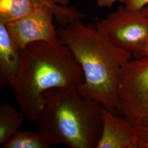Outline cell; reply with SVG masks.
Wrapping results in <instances>:
<instances>
[{
    "mask_svg": "<svg viewBox=\"0 0 148 148\" xmlns=\"http://www.w3.org/2000/svg\"><path fill=\"white\" fill-rule=\"evenodd\" d=\"M57 34L84 75V82L76 90L106 109L119 112V75L123 66L134 58L132 55L114 45L95 23L85 24L82 20L75 21L59 27Z\"/></svg>",
    "mask_w": 148,
    "mask_h": 148,
    "instance_id": "6da1fadb",
    "label": "cell"
},
{
    "mask_svg": "<svg viewBox=\"0 0 148 148\" xmlns=\"http://www.w3.org/2000/svg\"><path fill=\"white\" fill-rule=\"evenodd\" d=\"M20 54V68L11 87L20 110L30 121H37L40 116L46 92L76 88L84 82L79 64L59 38L55 43H32Z\"/></svg>",
    "mask_w": 148,
    "mask_h": 148,
    "instance_id": "7a4b0ae2",
    "label": "cell"
},
{
    "mask_svg": "<svg viewBox=\"0 0 148 148\" xmlns=\"http://www.w3.org/2000/svg\"><path fill=\"white\" fill-rule=\"evenodd\" d=\"M43 98L37 132L51 146L97 148L102 131L103 106L81 95L76 88L51 89Z\"/></svg>",
    "mask_w": 148,
    "mask_h": 148,
    "instance_id": "3957f363",
    "label": "cell"
},
{
    "mask_svg": "<svg viewBox=\"0 0 148 148\" xmlns=\"http://www.w3.org/2000/svg\"><path fill=\"white\" fill-rule=\"evenodd\" d=\"M119 112L132 126L138 148H148V57L132 59L122 68Z\"/></svg>",
    "mask_w": 148,
    "mask_h": 148,
    "instance_id": "277c9868",
    "label": "cell"
},
{
    "mask_svg": "<svg viewBox=\"0 0 148 148\" xmlns=\"http://www.w3.org/2000/svg\"><path fill=\"white\" fill-rule=\"evenodd\" d=\"M97 28L117 47L138 58L148 38V15L144 7L119 6L104 18L95 21Z\"/></svg>",
    "mask_w": 148,
    "mask_h": 148,
    "instance_id": "5b68a950",
    "label": "cell"
},
{
    "mask_svg": "<svg viewBox=\"0 0 148 148\" xmlns=\"http://www.w3.org/2000/svg\"><path fill=\"white\" fill-rule=\"evenodd\" d=\"M54 18V11L51 7L41 5L27 16L5 24L13 45L21 51L32 43H55L58 40Z\"/></svg>",
    "mask_w": 148,
    "mask_h": 148,
    "instance_id": "8992f818",
    "label": "cell"
},
{
    "mask_svg": "<svg viewBox=\"0 0 148 148\" xmlns=\"http://www.w3.org/2000/svg\"><path fill=\"white\" fill-rule=\"evenodd\" d=\"M97 148H138L132 126L125 117L104 108L102 131Z\"/></svg>",
    "mask_w": 148,
    "mask_h": 148,
    "instance_id": "52a82bcc",
    "label": "cell"
},
{
    "mask_svg": "<svg viewBox=\"0 0 148 148\" xmlns=\"http://www.w3.org/2000/svg\"><path fill=\"white\" fill-rule=\"evenodd\" d=\"M21 64L20 51L12 41L5 25L0 23V84L11 87L16 77Z\"/></svg>",
    "mask_w": 148,
    "mask_h": 148,
    "instance_id": "ba28073f",
    "label": "cell"
},
{
    "mask_svg": "<svg viewBox=\"0 0 148 148\" xmlns=\"http://www.w3.org/2000/svg\"><path fill=\"white\" fill-rule=\"evenodd\" d=\"M27 119L25 114L18 111L7 102L0 105V145H2L16 132Z\"/></svg>",
    "mask_w": 148,
    "mask_h": 148,
    "instance_id": "9c48e42d",
    "label": "cell"
},
{
    "mask_svg": "<svg viewBox=\"0 0 148 148\" xmlns=\"http://www.w3.org/2000/svg\"><path fill=\"white\" fill-rule=\"evenodd\" d=\"M35 7L32 0H0V23L5 24L19 19Z\"/></svg>",
    "mask_w": 148,
    "mask_h": 148,
    "instance_id": "30bf717a",
    "label": "cell"
},
{
    "mask_svg": "<svg viewBox=\"0 0 148 148\" xmlns=\"http://www.w3.org/2000/svg\"><path fill=\"white\" fill-rule=\"evenodd\" d=\"M49 144L38 133L18 131L5 143L2 148H48Z\"/></svg>",
    "mask_w": 148,
    "mask_h": 148,
    "instance_id": "8fae6325",
    "label": "cell"
},
{
    "mask_svg": "<svg viewBox=\"0 0 148 148\" xmlns=\"http://www.w3.org/2000/svg\"><path fill=\"white\" fill-rule=\"evenodd\" d=\"M36 7L46 5L54 11V18L59 27H64L73 21L82 20L86 16L76 8L72 7L56 5L49 0H32Z\"/></svg>",
    "mask_w": 148,
    "mask_h": 148,
    "instance_id": "7c38bea8",
    "label": "cell"
},
{
    "mask_svg": "<svg viewBox=\"0 0 148 148\" xmlns=\"http://www.w3.org/2000/svg\"><path fill=\"white\" fill-rule=\"evenodd\" d=\"M122 3L131 9L139 10L148 5V0H123Z\"/></svg>",
    "mask_w": 148,
    "mask_h": 148,
    "instance_id": "4fadbf2b",
    "label": "cell"
},
{
    "mask_svg": "<svg viewBox=\"0 0 148 148\" xmlns=\"http://www.w3.org/2000/svg\"><path fill=\"white\" fill-rule=\"evenodd\" d=\"M123 0H97V5L100 8H110L117 2H123Z\"/></svg>",
    "mask_w": 148,
    "mask_h": 148,
    "instance_id": "5bb4252c",
    "label": "cell"
},
{
    "mask_svg": "<svg viewBox=\"0 0 148 148\" xmlns=\"http://www.w3.org/2000/svg\"><path fill=\"white\" fill-rule=\"evenodd\" d=\"M142 57H148V38L143 46L138 58Z\"/></svg>",
    "mask_w": 148,
    "mask_h": 148,
    "instance_id": "9a60e30c",
    "label": "cell"
},
{
    "mask_svg": "<svg viewBox=\"0 0 148 148\" xmlns=\"http://www.w3.org/2000/svg\"><path fill=\"white\" fill-rule=\"evenodd\" d=\"M53 3L58 5L68 6L70 2V0H49Z\"/></svg>",
    "mask_w": 148,
    "mask_h": 148,
    "instance_id": "2e32d148",
    "label": "cell"
},
{
    "mask_svg": "<svg viewBox=\"0 0 148 148\" xmlns=\"http://www.w3.org/2000/svg\"><path fill=\"white\" fill-rule=\"evenodd\" d=\"M145 10H146V12H147V13L148 15V5L145 7Z\"/></svg>",
    "mask_w": 148,
    "mask_h": 148,
    "instance_id": "e0dca14e",
    "label": "cell"
}]
</instances>
